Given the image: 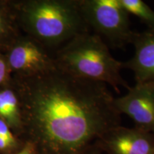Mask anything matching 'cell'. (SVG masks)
Returning <instances> with one entry per match:
<instances>
[{"mask_svg": "<svg viewBox=\"0 0 154 154\" xmlns=\"http://www.w3.org/2000/svg\"><path fill=\"white\" fill-rule=\"evenodd\" d=\"M22 110L24 142L37 154H82L121 125L107 85L78 78L56 66L32 76H12Z\"/></svg>", "mask_w": 154, "mask_h": 154, "instance_id": "obj_1", "label": "cell"}, {"mask_svg": "<svg viewBox=\"0 0 154 154\" xmlns=\"http://www.w3.org/2000/svg\"><path fill=\"white\" fill-rule=\"evenodd\" d=\"M12 3L21 32L49 50L90 32L79 0H19Z\"/></svg>", "mask_w": 154, "mask_h": 154, "instance_id": "obj_2", "label": "cell"}, {"mask_svg": "<svg viewBox=\"0 0 154 154\" xmlns=\"http://www.w3.org/2000/svg\"><path fill=\"white\" fill-rule=\"evenodd\" d=\"M54 57L57 67L78 78L109 84L117 92L120 87L131 88L121 75L124 62L114 59L104 41L90 32L75 36Z\"/></svg>", "mask_w": 154, "mask_h": 154, "instance_id": "obj_3", "label": "cell"}, {"mask_svg": "<svg viewBox=\"0 0 154 154\" xmlns=\"http://www.w3.org/2000/svg\"><path fill=\"white\" fill-rule=\"evenodd\" d=\"M82 16L88 28L113 47L131 44L134 32L131 29L129 14L120 0H79Z\"/></svg>", "mask_w": 154, "mask_h": 154, "instance_id": "obj_4", "label": "cell"}, {"mask_svg": "<svg viewBox=\"0 0 154 154\" xmlns=\"http://www.w3.org/2000/svg\"><path fill=\"white\" fill-rule=\"evenodd\" d=\"M14 76H32L55 68L54 54L34 38L22 34L5 53Z\"/></svg>", "mask_w": 154, "mask_h": 154, "instance_id": "obj_5", "label": "cell"}, {"mask_svg": "<svg viewBox=\"0 0 154 154\" xmlns=\"http://www.w3.org/2000/svg\"><path fill=\"white\" fill-rule=\"evenodd\" d=\"M128 91L115 98L116 109L131 119L134 127L154 134V82L136 83Z\"/></svg>", "mask_w": 154, "mask_h": 154, "instance_id": "obj_6", "label": "cell"}, {"mask_svg": "<svg viewBox=\"0 0 154 154\" xmlns=\"http://www.w3.org/2000/svg\"><path fill=\"white\" fill-rule=\"evenodd\" d=\"M95 143L103 154H154V134L136 127H114Z\"/></svg>", "mask_w": 154, "mask_h": 154, "instance_id": "obj_7", "label": "cell"}, {"mask_svg": "<svg viewBox=\"0 0 154 154\" xmlns=\"http://www.w3.org/2000/svg\"><path fill=\"white\" fill-rule=\"evenodd\" d=\"M131 44L134 55L124 62V69L133 71L136 83L154 82V30L134 32Z\"/></svg>", "mask_w": 154, "mask_h": 154, "instance_id": "obj_8", "label": "cell"}, {"mask_svg": "<svg viewBox=\"0 0 154 154\" xmlns=\"http://www.w3.org/2000/svg\"><path fill=\"white\" fill-rule=\"evenodd\" d=\"M0 118L21 139L23 123L20 102L13 81L0 86Z\"/></svg>", "mask_w": 154, "mask_h": 154, "instance_id": "obj_9", "label": "cell"}, {"mask_svg": "<svg viewBox=\"0 0 154 154\" xmlns=\"http://www.w3.org/2000/svg\"><path fill=\"white\" fill-rule=\"evenodd\" d=\"M22 34L12 1L0 0V51L5 54Z\"/></svg>", "mask_w": 154, "mask_h": 154, "instance_id": "obj_10", "label": "cell"}, {"mask_svg": "<svg viewBox=\"0 0 154 154\" xmlns=\"http://www.w3.org/2000/svg\"><path fill=\"white\" fill-rule=\"evenodd\" d=\"M120 2L128 14L138 17L148 29L154 30V11L147 4L141 0H120Z\"/></svg>", "mask_w": 154, "mask_h": 154, "instance_id": "obj_11", "label": "cell"}, {"mask_svg": "<svg viewBox=\"0 0 154 154\" xmlns=\"http://www.w3.org/2000/svg\"><path fill=\"white\" fill-rule=\"evenodd\" d=\"M12 79V74L4 53L0 51V86L10 82Z\"/></svg>", "mask_w": 154, "mask_h": 154, "instance_id": "obj_12", "label": "cell"}, {"mask_svg": "<svg viewBox=\"0 0 154 154\" xmlns=\"http://www.w3.org/2000/svg\"><path fill=\"white\" fill-rule=\"evenodd\" d=\"M0 137L14 144H24L22 139L15 136L8 125L0 118Z\"/></svg>", "mask_w": 154, "mask_h": 154, "instance_id": "obj_13", "label": "cell"}, {"mask_svg": "<svg viewBox=\"0 0 154 154\" xmlns=\"http://www.w3.org/2000/svg\"><path fill=\"white\" fill-rule=\"evenodd\" d=\"M24 144H14L0 137V154H13L22 149Z\"/></svg>", "mask_w": 154, "mask_h": 154, "instance_id": "obj_14", "label": "cell"}, {"mask_svg": "<svg viewBox=\"0 0 154 154\" xmlns=\"http://www.w3.org/2000/svg\"><path fill=\"white\" fill-rule=\"evenodd\" d=\"M13 154H37L34 146L30 142H24V145L20 151Z\"/></svg>", "mask_w": 154, "mask_h": 154, "instance_id": "obj_15", "label": "cell"}, {"mask_svg": "<svg viewBox=\"0 0 154 154\" xmlns=\"http://www.w3.org/2000/svg\"><path fill=\"white\" fill-rule=\"evenodd\" d=\"M82 154H103L102 153L99 148L98 147L97 145L94 143L93 145H91L90 147H88L85 151Z\"/></svg>", "mask_w": 154, "mask_h": 154, "instance_id": "obj_16", "label": "cell"}]
</instances>
